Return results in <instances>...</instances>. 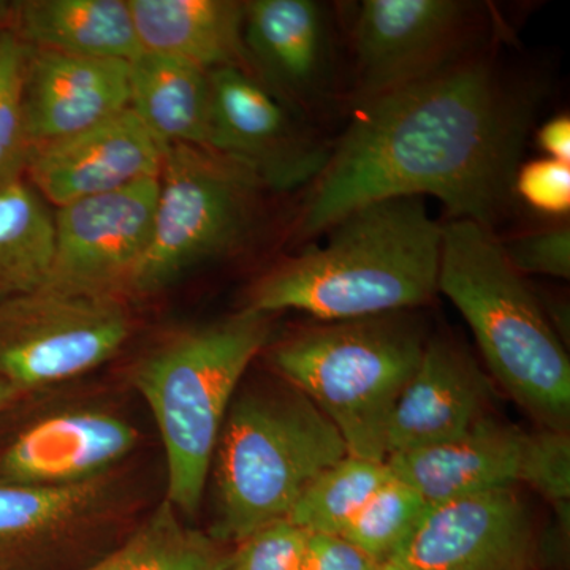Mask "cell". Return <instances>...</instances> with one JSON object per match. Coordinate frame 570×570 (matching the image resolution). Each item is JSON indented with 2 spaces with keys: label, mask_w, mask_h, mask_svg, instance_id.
<instances>
[{
  "label": "cell",
  "mask_w": 570,
  "mask_h": 570,
  "mask_svg": "<svg viewBox=\"0 0 570 570\" xmlns=\"http://www.w3.org/2000/svg\"><path fill=\"white\" fill-rule=\"evenodd\" d=\"M515 195L540 213L562 216L570 209V165L558 160L538 159L520 165Z\"/></svg>",
  "instance_id": "31"
},
{
  "label": "cell",
  "mask_w": 570,
  "mask_h": 570,
  "mask_svg": "<svg viewBox=\"0 0 570 570\" xmlns=\"http://www.w3.org/2000/svg\"><path fill=\"white\" fill-rule=\"evenodd\" d=\"M129 108L164 145L209 149V71L165 52L142 50L129 62Z\"/></svg>",
  "instance_id": "22"
},
{
  "label": "cell",
  "mask_w": 570,
  "mask_h": 570,
  "mask_svg": "<svg viewBox=\"0 0 570 570\" xmlns=\"http://www.w3.org/2000/svg\"><path fill=\"white\" fill-rule=\"evenodd\" d=\"M159 176L55 209V249L45 287L126 298L151 242Z\"/></svg>",
  "instance_id": "12"
},
{
  "label": "cell",
  "mask_w": 570,
  "mask_h": 570,
  "mask_svg": "<svg viewBox=\"0 0 570 570\" xmlns=\"http://www.w3.org/2000/svg\"><path fill=\"white\" fill-rule=\"evenodd\" d=\"M392 478L385 461L344 456L307 487L287 520L307 534L341 535Z\"/></svg>",
  "instance_id": "25"
},
{
  "label": "cell",
  "mask_w": 570,
  "mask_h": 570,
  "mask_svg": "<svg viewBox=\"0 0 570 570\" xmlns=\"http://www.w3.org/2000/svg\"><path fill=\"white\" fill-rule=\"evenodd\" d=\"M513 268L524 275L569 279L570 230L568 225L524 234L501 243Z\"/></svg>",
  "instance_id": "30"
},
{
  "label": "cell",
  "mask_w": 570,
  "mask_h": 570,
  "mask_svg": "<svg viewBox=\"0 0 570 570\" xmlns=\"http://www.w3.org/2000/svg\"><path fill=\"white\" fill-rule=\"evenodd\" d=\"M122 468L70 485L0 482V570H81L130 532Z\"/></svg>",
  "instance_id": "10"
},
{
  "label": "cell",
  "mask_w": 570,
  "mask_h": 570,
  "mask_svg": "<svg viewBox=\"0 0 570 570\" xmlns=\"http://www.w3.org/2000/svg\"><path fill=\"white\" fill-rule=\"evenodd\" d=\"M167 148L126 108L80 134L32 148L24 170L45 202L59 208L157 178Z\"/></svg>",
  "instance_id": "15"
},
{
  "label": "cell",
  "mask_w": 570,
  "mask_h": 570,
  "mask_svg": "<svg viewBox=\"0 0 570 570\" xmlns=\"http://www.w3.org/2000/svg\"><path fill=\"white\" fill-rule=\"evenodd\" d=\"M347 455L337 428L294 385L242 382L214 450L209 534L236 546L287 519L307 487Z\"/></svg>",
  "instance_id": "4"
},
{
  "label": "cell",
  "mask_w": 570,
  "mask_h": 570,
  "mask_svg": "<svg viewBox=\"0 0 570 570\" xmlns=\"http://www.w3.org/2000/svg\"><path fill=\"white\" fill-rule=\"evenodd\" d=\"M430 504L417 490L395 478L377 490L340 538L384 568L407 546Z\"/></svg>",
  "instance_id": "26"
},
{
  "label": "cell",
  "mask_w": 570,
  "mask_h": 570,
  "mask_svg": "<svg viewBox=\"0 0 570 570\" xmlns=\"http://www.w3.org/2000/svg\"><path fill=\"white\" fill-rule=\"evenodd\" d=\"M132 332L121 298L41 287L0 302V381L58 387L112 358Z\"/></svg>",
  "instance_id": "9"
},
{
  "label": "cell",
  "mask_w": 570,
  "mask_h": 570,
  "mask_svg": "<svg viewBox=\"0 0 570 570\" xmlns=\"http://www.w3.org/2000/svg\"><path fill=\"white\" fill-rule=\"evenodd\" d=\"M475 7L461 0H365L354 29L358 107L463 61Z\"/></svg>",
  "instance_id": "11"
},
{
  "label": "cell",
  "mask_w": 570,
  "mask_h": 570,
  "mask_svg": "<svg viewBox=\"0 0 570 570\" xmlns=\"http://www.w3.org/2000/svg\"><path fill=\"white\" fill-rule=\"evenodd\" d=\"M538 141L549 159L570 165V119L569 116H557L540 127Z\"/></svg>",
  "instance_id": "33"
},
{
  "label": "cell",
  "mask_w": 570,
  "mask_h": 570,
  "mask_svg": "<svg viewBox=\"0 0 570 570\" xmlns=\"http://www.w3.org/2000/svg\"><path fill=\"white\" fill-rule=\"evenodd\" d=\"M22 395H26V393L11 387L7 382L0 381V412H2L3 409L9 407L11 403H14V401L20 400Z\"/></svg>",
  "instance_id": "34"
},
{
  "label": "cell",
  "mask_w": 570,
  "mask_h": 570,
  "mask_svg": "<svg viewBox=\"0 0 570 570\" xmlns=\"http://www.w3.org/2000/svg\"><path fill=\"white\" fill-rule=\"evenodd\" d=\"M234 549L195 530L164 499L126 539L81 570H225Z\"/></svg>",
  "instance_id": "24"
},
{
  "label": "cell",
  "mask_w": 570,
  "mask_h": 570,
  "mask_svg": "<svg viewBox=\"0 0 570 570\" xmlns=\"http://www.w3.org/2000/svg\"><path fill=\"white\" fill-rule=\"evenodd\" d=\"M262 183L208 148L171 145L159 175L148 250L127 296L153 295L245 243Z\"/></svg>",
  "instance_id": "7"
},
{
  "label": "cell",
  "mask_w": 570,
  "mask_h": 570,
  "mask_svg": "<svg viewBox=\"0 0 570 570\" xmlns=\"http://www.w3.org/2000/svg\"><path fill=\"white\" fill-rule=\"evenodd\" d=\"M31 48V47H29ZM129 108V62L29 51L24 126L29 151Z\"/></svg>",
  "instance_id": "17"
},
{
  "label": "cell",
  "mask_w": 570,
  "mask_h": 570,
  "mask_svg": "<svg viewBox=\"0 0 570 570\" xmlns=\"http://www.w3.org/2000/svg\"><path fill=\"white\" fill-rule=\"evenodd\" d=\"M438 288L468 322L504 392L539 428L569 431L568 352L493 230L471 220L442 224Z\"/></svg>",
  "instance_id": "3"
},
{
  "label": "cell",
  "mask_w": 570,
  "mask_h": 570,
  "mask_svg": "<svg viewBox=\"0 0 570 570\" xmlns=\"http://www.w3.org/2000/svg\"><path fill=\"white\" fill-rule=\"evenodd\" d=\"M491 387L489 374L461 344L428 337L417 370L390 419L387 459L468 433L491 415Z\"/></svg>",
  "instance_id": "16"
},
{
  "label": "cell",
  "mask_w": 570,
  "mask_h": 570,
  "mask_svg": "<svg viewBox=\"0 0 570 570\" xmlns=\"http://www.w3.org/2000/svg\"><path fill=\"white\" fill-rule=\"evenodd\" d=\"M426 341L422 322L403 311L303 330L276 344L269 362L337 428L348 455L385 461L390 419Z\"/></svg>",
  "instance_id": "6"
},
{
  "label": "cell",
  "mask_w": 570,
  "mask_h": 570,
  "mask_svg": "<svg viewBox=\"0 0 570 570\" xmlns=\"http://www.w3.org/2000/svg\"><path fill=\"white\" fill-rule=\"evenodd\" d=\"M142 50L165 52L202 69H249L245 2L129 0ZM249 71V70H247Z\"/></svg>",
  "instance_id": "20"
},
{
  "label": "cell",
  "mask_w": 570,
  "mask_h": 570,
  "mask_svg": "<svg viewBox=\"0 0 570 570\" xmlns=\"http://www.w3.org/2000/svg\"><path fill=\"white\" fill-rule=\"evenodd\" d=\"M63 385L26 393L0 412V482H88L122 468L137 449L140 434L115 403Z\"/></svg>",
  "instance_id": "8"
},
{
  "label": "cell",
  "mask_w": 570,
  "mask_h": 570,
  "mask_svg": "<svg viewBox=\"0 0 570 570\" xmlns=\"http://www.w3.org/2000/svg\"><path fill=\"white\" fill-rule=\"evenodd\" d=\"M307 538L287 519L277 520L236 543L225 570H299Z\"/></svg>",
  "instance_id": "29"
},
{
  "label": "cell",
  "mask_w": 570,
  "mask_h": 570,
  "mask_svg": "<svg viewBox=\"0 0 570 570\" xmlns=\"http://www.w3.org/2000/svg\"><path fill=\"white\" fill-rule=\"evenodd\" d=\"M55 249V212L24 164L0 174V302L47 283Z\"/></svg>",
  "instance_id": "23"
},
{
  "label": "cell",
  "mask_w": 570,
  "mask_h": 570,
  "mask_svg": "<svg viewBox=\"0 0 570 570\" xmlns=\"http://www.w3.org/2000/svg\"><path fill=\"white\" fill-rule=\"evenodd\" d=\"M519 482L538 491L550 504L570 501L569 431L539 428L523 434L519 461Z\"/></svg>",
  "instance_id": "28"
},
{
  "label": "cell",
  "mask_w": 570,
  "mask_h": 570,
  "mask_svg": "<svg viewBox=\"0 0 570 570\" xmlns=\"http://www.w3.org/2000/svg\"><path fill=\"white\" fill-rule=\"evenodd\" d=\"M31 48L11 29L0 33V174L26 163L24 80Z\"/></svg>",
  "instance_id": "27"
},
{
  "label": "cell",
  "mask_w": 570,
  "mask_h": 570,
  "mask_svg": "<svg viewBox=\"0 0 570 570\" xmlns=\"http://www.w3.org/2000/svg\"><path fill=\"white\" fill-rule=\"evenodd\" d=\"M299 570H382L340 535L309 534Z\"/></svg>",
  "instance_id": "32"
},
{
  "label": "cell",
  "mask_w": 570,
  "mask_h": 570,
  "mask_svg": "<svg viewBox=\"0 0 570 570\" xmlns=\"http://www.w3.org/2000/svg\"><path fill=\"white\" fill-rule=\"evenodd\" d=\"M539 546L530 505L509 487L430 505L382 570H535Z\"/></svg>",
  "instance_id": "13"
},
{
  "label": "cell",
  "mask_w": 570,
  "mask_h": 570,
  "mask_svg": "<svg viewBox=\"0 0 570 570\" xmlns=\"http://www.w3.org/2000/svg\"><path fill=\"white\" fill-rule=\"evenodd\" d=\"M10 29L33 50L124 62L142 51L129 0L13 2Z\"/></svg>",
  "instance_id": "21"
},
{
  "label": "cell",
  "mask_w": 570,
  "mask_h": 570,
  "mask_svg": "<svg viewBox=\"0 0 570 570\" xmlns=\"http://www.w3.org/2000/svg\"><path fill=\"white\" fill-rule=\"evenodd\" d=\"M531 104L483 59L358 107L330 149L296 223L324 235L348 213L389 198L434 197L450 220L494 230L512 205Z\"/></svg>",
  "instance_id": "1"
},
{
  "label": "cell",
  "mask_w": 570,
  "mask_h": 570,
  "mask_svg": "<svg viewBox=\"0 0 570 570\" xmlns=\"http://www.w3.org/2000/svg\"><path fill=\"white\" fill-rule=\"evenodd\" d=\"M209 149L253 171L262 186L287 190L314 183L330 149L298 129L264 82L236 67L209 71Z\"/></svg>",
  "instance_id": "14"
},
{
  "label": "cell",
  "mask_w": 570,
  "mask_h": 570,
  "mask_svg": "<svg viewBox=\"0 0 570 570\" xmlns=\"http://www.w3.org/2000/svg\"><path fill=\"white\" fill-rule=\"evenodd\" d=\"M269 330L268 314L246 307L164 337L130 367V384L153 412L164 444L165 499L183 517L195 515L204 502L225 415Z\"/></svg>",
  "instance_id": "5"
},
{
  "label": "cell",
  "mask_w": 570,
  "mask_h": 570,
  "mask_svg": "<svg viewBox=\"0 0 570 570\" xmlns=\"http://www.w3.org/2000/svg\"><path fill=\"white\" fill-rule=\"evenodd\" d=\"M245 48L249 67L295 99L324 88L330 63L325 11L313 0L245 2Z\"/></svg>",
  "instance_id": "19"
},
{
  "label": "cell",
  "mask_w": 570,
  "mask_h": 570,
  "mask_svg": "<svg viewBox=\"0 0 570 570\" xmlns=\"http://www.w3.org/2000/svg\"><path fill=\"white\" fill-rule=\"evenodd\" d=\"M524 431L489 415L468 433L385 460L393 478L417 490L430 505L509 489L519 483Z\"/></svg>",
  "instance_id": "18"
},
{
  "label": "cell",
  "mask_w": 570,
  "mask_h": 570,
  "mask_svg": "<svg viewBox=\"0 0 570 570\" xmlns=\"http://www.w3.org/2000/svg\"><path fill=\"white\" fill-rule=\"evenodd\" d=\"M311 246L266 273L249 309H295L322 322L403 313L436 296L442 224L423 198L374 202L348 213Z\"/></svg>",
  "instance_id": "2"
},
{
  "label": "cell",
  "mask_w": 570,
  "mask_h": 570,
  "mask_svg": "<svg viewBox=\"0 0 570 570\" xmlns=\"http://www.w3.org/2000/svg\"><path fill=\"white\" fill-rule=\"evenodd\" d=\"M11 17H13V2L0 0V33L10 29Z\"/></svg>",
  "instance_id": "35"
}]
</instances>
